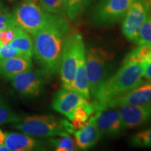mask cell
Returning <instances> with one entry per match:
<instances>
[{
    "label": "cell",
    "instance_id": "obj_1",
    "mask_svg": "<svg viewBox=\"0 0 151 151\" xmlns=\"http://www.w3.org/2000/svg\"><path fill=\"white\" fill-rule=\"evenodd\" d=\"M69 32L68 22L61 17L57 16L32 35L33 56L48 76L59 72L64 43Z\"/></svg>",
    "mask_w": 151,
    "mask_h": 151
},
{
    "label": "cell",
    "instance_id": "obj_2",
    "mask_svg": "<svg viewBox=\"0 0 151 151\" xmlns=\"http://www.w3.org/2000/svg\"><path fill=\"white\" fill-rule=\"evenodd\" d=\"M143 82V66L138 63H122L116 72L111 74L98 90L94 101L104 109L111 99L122 95Z\"/></svg>",
    "mask_w": 151,
    "mask_h": 151
},
{
    "label": "cell",
    "instance_id": "obj_3",
    "mask_svg": "<svg viewBox=\"0 0 151 151\" xmlns=\"http://www.w3.org/2000/svg\"><path fill=\"white\" fill-rule=\"evenodd\" d=\"M13 127L37 138L67 136L74 131L70 120L47 115H33L13 123Z\"/></svg>",
    "mask_w": 151,
    "mask_h": 151
},
{
    "label": "cell",
    "instance_id": "obj_4",
    "mask_svg": "<svg viewBox=\"0 0 151 151\" xmlns=\"http://www.w3.org/2000/svg\"><path fill=\"white\" fill-rule=\"evenodd\" d=\"M114 60L113 52L99 47H90L86 52V69L93 100L101 85L112 74Z\"/></svg>",
    "mask_w": 151,
    "mask_h": 151
},
{
    "label": "cell",
    "instance_id": "obj_5",
    "mask_svg": "<svg viewBox=\"0 0 151 151\" xmlns=\"http://www.w3.org/2000/svg\"><path fill=\"white\" fill-rule=\"evenodd\" d=\"M85 55L86 48L81 34L76 32L68 33L64 43L59 69L63 88L71 89L78 64Z\"/></svg>",
    "mask_w": 151,
    "mask_h": 151
},
{
    "label": "cell",
    "instance_id": "obj_6",
    "mask_svg": "<svg viewBox=\"0 0 151 151\" xmlns=\"http://www.w3.org/2000/svg\"><path fill=\"white\" fill-rule=\"evenodd\" d=\"M12 14L16 25L32 36L58 16L46 12L33 0H24L18 4Z\"/></svg>",
    "mask_w": 151,
    "mask_h": 151
},
{
    "label": "cell",
    "instance_id": "obj_7",
    "mask_svg": "<svg viewBox=\"0 0 151 151\" xmlns=\"http://www.w3.org/2000/svg\"><path fill=\"white\" fill-rule=\"evenodd\" d=\"M135 0H99L94 7L92 20L98 27H109L121 21Z\"/></svg>",
    "mask_w": 151,
    "mask_h": 151
},
{
    "label": "cell",
    "instance_id": "obj_8",
    "mask_svg": "<svg viewBox=\"0 0 151 151\" xmlns=\"http://www.w3.org/2000/svg\"><path fill=\"white\" fill-rule=\"evenodd\" d=\"M47 76L41 69H32L16 75L11 79V83L19 96L24 99H34L42 93Z\"/></svg>",
    "mask_w": 151,
    "mask_h": 151
},
{
    "label": "cell",
    "instance_id": "obj_9",
    "mask_svg": "<svg viewBox=\"0 0 151 151\" xmlns=\"http://www.w3.org/2000/svg\"><path fill=\"white\" fill-rule=\"evenodd\" d=\"M151 9L150 0H135L122 19V32L124 37L134 43L139 30Z\"/></svg>",
    "mask_w": 151,
    "mask_h": 151
},
{
    "label": "cell",
    "instance_id": "obj_10",
    "mask_svg": "<svg viewBox=\"0 0 151 151\" xmlns=\"http://www.w3.org/2000/svg\"><path fill=\"white\" fill-rule=\"evenodd\" d=\"M96 122L101 138L120 137L126 129L118 108H105L98 111Z\"/></svg>",
    "mask_w": 151,
    "mask_h": 151
},
{
    "label": "cell",
    "instance_id": "obj_11",
    "mask_svg": "<svg viewBox=\"0 0 151 151\" xmlns=\"http://www.w3.org/2000/svg\"><path fill=\"white\" fill-rule=\"evenodd\" d=\"M125 129H134L151 124V102L118 107Z\"/></svg>",
    "mask_w": 151,
    "mask_h": 151
},
{
    "label": "cell",
    "instance_id": "obj_12",
    "mask_svg": "<svg viewBox=\"0 0 151 151\" xmlns=\"http://www.w3.org/2000/svg\"><path fill=\"white\" fill-rule=\"evenodd\" d=\"M88 101V99L74 90L62 88L55 94L52 101V108L71 120L75 109Z\"/></svg>",
    "mask_w": 151,
    "mask_h": 151
},
{
    "label": "cell",
    "instance_id": "obj_13",
    "mask_svg": "<svg viewBox=\"0 0 151 151\" xmlns=\"http://www.w3.org/2000/svg\"><path fill=\"white\" fill-rule=\"evenodd\" d=\"M151 102V81L143 82L122 95L110 100L105 108H118L124 105L141 104Z\"/></svg>",
    "mask_w": 151,
    "mask_h": 151
},
{
    "label": "cell",
    "instance_id": "obj_14",
    "mask_svg": "<svg viewBox=\"0 0 151 151\" xmlns=\"http://www.w3.org/2000/svg\"><path fill=\"white\" fill-rule=\"evenodd\" d=\"M96 113L92 115L83 127L74 132L76 144L81 150L94 147L101 138L96 122Z\"/></svg>",
    "mask_w": 151,
    "mask_h": 151
},
{
    "label": "cell",
    "instance_id": "obj_15",
    "mask_svg": "<svg viewBox=\"0 0 151 151\" xmlns=\"http://www.w3.org/2000/svg\"><path fill=\"white\" fill-rule=\"evenodd\" d=\"M5 144L9 151H31L43 150V144L25 133H6Z\"/></svg>",
    "mask_w": 151,
    "mask_h": 151
},
{
    "label": "cell",
    "instance_id": "obj_16",
    "mask_svg": "<svg viewBox=\"0 0 151 151\" xmlns=\"http://www.w3.org/2000/svg\"><path fill=\"white\" fill-rule=\"evenodd\" d=\"M33 68L31 58L25 56L0 59V76L11 79Z\"/></svg>",
    "mask_w": 151,
    "mask_h": 151
},
{
    "label": "cell",
    "instance_id": "obj_17",
    "mask_svg": "<svg viewBox=\"0 0 151 151\" xmlns=\"http://www.w3.org/2000/svg\"><path fill=\"white\" fill-rule=\"evenodd\" d=\"M101 110H103L101 105L94 101L93 102L88 101L78 106L75 109L72 115V118L70 120L74 131L83 127L88 123L92 115Z\"/></svg>",
    "mask_w": 151,
    "mask_h": 151
},
{
    "label": "cell",
    "instance_id": "obj_18",
    "mask_svg": "<svg viewBox=\"0 0 151 151\" xmlns=\"http://www.w3.org/2000/svg\"><path fill=\"white\" fill-rule=\"evenodd\" d=\"M71 90L78 92L87 99L91 97L86 69V55L82 57L79 62Z\"/></svg>",
    "mask_w": 151,
    "mask_h": 151
},
{
    "label": "cell",
    "instance_id": "obj_19",
    "mask_svg": "<svg viewBox=\"0 0 151 151\" xmlns=\"http://www.w3.org/2000/svg\"><path fill=\"white\" fill-rule=\"evenodd\" d=\"M10 44L18 49L24 55L32 58L34 52V43L32 38L29 34L26 32L21 28L18 27L16 37L11 41Z\"/></svg>",
    "mask_w": 151,
    "mask_h": 151
},
{
    "label": "cell",
    "instance_id": "obj_20",
    "mask_svg": "<svg viewBox=\"0 0 151 151\" xmlns=\"http://www.w3.org/2000/svg\"><path fill=\"white\" fill-rule=\"evenodd\" d=\"M151 60V45H138L124 57L122 63H138L143 65Z\"/></svg>",
    "mask_w": 151,
    "mask_h": 151
},
{
    "label": "cell",
    "instance_id": "obj_21",
    "mask_svg": "<svg viewBox=\"0 0 151 151\" xmlns=\"http://www.w3.org/2000/svg\"><path fill=\"white\" fill-rule=\"evenodd\" d=\"M92 1L93 0H65V13L69 20L71 21L78 20Z\"/></svg>",
    "mask_w": 151,
    "mask_h": 151
},
{
    "label": "cell",
    "instance_id": "obj_22",
    "mask_svg": "<svg viewBox=\"0 0 151 151\" xmlns=\"http://www.w3.org/2000/svg\"><path fill=\"white\" fill-rule=\"evenodd\" d=\"M22 118L13 111L10 106L0 94V125L9 123H15Z\"/></svg>",
    "mask_w": 151,
    "mask_h": 151
},
{
    "label": "cell",
    "instance_id": "obj_23",
    "mask_svg": "<svg viewBox=\"0 0 151 151\" xmlns=\"http://www.w3.org/2000/svg\"><path fill=\"white\" fill-rule=\"evenodd\" d=\"M49 143L57 151H74L78 150L75 140L69 135L50 138Z\"/></svg>",
    "mask_w": 151,
    "mask_h": 151
},
{
    "label": "cell",
    "instance_id": "obj_24",
    "mask_svg": "<svg viewBox=\"0 0 151 151\" xmlns=\"http://www.w3.org/2000/svg\"><path fill=\"white\" fill-rule=\"evenodd\" d=\"M129 145L135 148H151V127L137 132L131 136Z\"/></svg>",
    "mask_w": 151,
    "mask_h": 151
},
{
    "label": "cell",
    "instance_id": "obj_25",
    "mask_svg": "<svg viewBox=\"0 0 151 151\" xmlns=\"http://www.w3.org/2000/svg\"><path fill=\"white\" fill-rule=\"evenodd\" d=\"M41 7L49 14L60 15L65 13V0H39Z\"/></svg>",
    "mask_w": 151,
    "mask_h": 151
},
{
    "label": "cell",
    "instance_id": "obj_26",
    "mask_svg": "<svg viewBox=\"0 0 151 151\" xmlns=\"http://www.w3.org/2000/svg\"><path fill=\"white\" fill-rule=\"evenodd\" d=\"M137 45H151V13H148L146 20L139 30V35L135 42Z\"/></svg>",
    "mask_w": 151,
    "mask_h": 151
},
{
    "label": "cell",
    "instance_id": "obj_27",
    "mask_svg": "<svg viewBox=\"0 0 151 151\" xmlns=\"http://www.w3.org/2000/svg\"><path fill=\"white\" fill-rule=\"evenodd\" d=\"M22 56L27 57L19 51L18 49L11 46L10 43L6 45L0 44V59H6V58Z\"/></svg>",
    "mask_w": 151,
    "mask_h": 151
},
{
    "label": "cell",
    "instance_id": "obj_28",
    "mask_svg": "<svg viewBox=\"0 0 151 151\" xmlns=\"http://www.w3.org/2000/svg\"><path fill=\"white\" fill-rule=\"evenodd\" d=\"M14 26L17 25L13 14L9 13L6 9L0 11V31Z\"/></svg>",
    "mask_w": 151,
    "mask_h": 151
},
{
    "label": "cell",
    "instance_id": "obj_29",
    "mask_svg": "<svg viewBox=\"0 0 151 151\" xmlns=\"http://www.w3.org/2000/svg\"><path fill=\"white\" fill-rule=\"evenodd\" d=\"M18 26L6 28L0 31V44L6 45L11 43L16 37Z\"/></svg>",
    "mask_w": 151,
    "mask_h": 151
},
{
    "label": "cell",
    "instance_id": "obj_30",
    "mask_svg": "<svg viewBox=\"0 0 151 151\" xmlns=\"http://www.w3.org/2000/svg\"><path fill=\"white\" fill-rule=\"evenodd\" d=\"M143 78L147 81H151V60L143 64Z\"/></svg>",
    "mask_w": 151,
    "mask_h": 151
},
{
    "label": "cell",
    "instance_id": "obj_31",
    "mask_svg": "<svg viewBox=\"0 0 151 151\" xmlns=\"http://www.w3.org/2000/svg\"><path fill=\"white\" fill-rule=\"evenodd\" d=\"M6 132L0 129V151H9L5 144Z\"/></svg>",
    "mask_w": 151,
    "mask_h": 151
},
{
    "label": "cell",
    "instance_id": "obj_32",
    "mask_svg": "<svg viewBox=\"0 0 151 151\" xmlns=\"http://www.w3.org/2000/svg\"><path fill=\"white\" fill-rule=\"evenodd\" d=\"M4 9H6V8L4 7V6L3 4L0 1V11L4 10Z\"/></svg>",
    "mask_w": 151,
    "mask_h": 151
},
{
    "label": "cell",
    "instance_id": "obj_33",
    "mask_svg": "<svg viewBox=\"0 0 151 151\" xmlns=\"http://www.w3.org/2000/svg\"><path fill=\"white\" fill-rule=\"evenodd\" d=\"M9 1H16V0H9Z\"/></svg>",
    "mask_w": 151,
    "mask_h": 151
},
{
    "label": "cell",
    "instance_id": "obj_34",
    "mask_svg": "<svg viewBox=\"0 0 151 151\" xmlns=\"http://www.w3.org/2000/svg\"><path fill=\"white\" fill-rule=\"evenodd\" d=\"M150 13H151V9H150Z\"/></svg>",
    "mask_w": 151,
    "mask_h": 151
}]
</instances>
